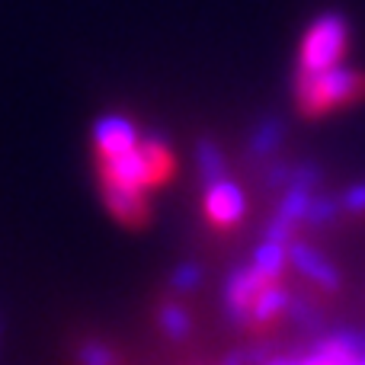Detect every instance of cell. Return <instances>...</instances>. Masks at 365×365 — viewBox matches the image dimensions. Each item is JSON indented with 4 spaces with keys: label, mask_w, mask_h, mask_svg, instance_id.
<instances>
[{
    "label": "cell",
    "mask_w": 365,
    "mask_h": 365,
    "mask_svg": "<svg viewBox=\"0 0 365 365\" xmlns=\"http://www.w3.org/2000/svg\"><path fill=\"white\" fill-rule=\"evenodd\" d=\"M90 151L103 208L119 225L145 227L151 221L148 192L177 167L170 148L160 138H145L128 115H103L90 132Z\"/></svg>",
    "instance_id": "obj_1"
},
{
    "label": "cell",
    "mask_w": 365,
    "mask_h": 365,
    "mask_svg": "<svg viewBox=\"0 0 365 365\" xmlns=\"http://www.w3.org/2000/svg\"><path fill=\"white\" fill-rule=\"evenodd\" d=\"M362 93H365V77L343 68V64H334V68L324 71H298L295 77L298 109L304 115H311V119L327 115L340 106H349V103L362 100Z\"/></svg>",
    "instance_id": "obj_2"
},
{
    "label": "cell",
    "mask_w": 365,
    "mask_h": 365,
    "mask_svg": "<svg viewBox=\"0 0 365 365\" xmlns=\"http://www.w3.org/2000/svg\"><path fill=\"white\" fill-rule=\"evenodd\" d=\"M346 45H349V32H346L343 19H336V16L317 19V23H311V29L304 32L302 55H298V71L334 68V64L343 61Z\"/></svg>",
    "instance_id": "obj_3"
},
{
    "label": "cell",
    "mask_w": 365,
    "mask_h": 365,
    "mask_svg": "<svg viewBox=\"0 0 365 365\" xmlns=\"http://www.w3.org/2000/svg\"><path fill=\"white\" fill-rule=\"evenodd\" d=\"M266 279L259 276L257 269L250 266H237V269L227 272L225 282V321L231 324L234 330H247L250 324V304L257 298V292L263 289Z\"/></svg>",
    "instance_id": "obj_4"
},
{
    "label": "cell",
    "mask_w": 365,
    "mask_h": 365,
    "mask_svg": "<svg viewBox=\"0 0 365 365\" xmlns=\"http://www.w3.org/2000/svg\"><path fill=\"white\" fill-rule=\"evenodd\" d=\"M202 212L205 218L212 221L215 227H234L240 225L247 212V199H244V189L231 180H218L212 186H205V199H202Z\"/></svg>",
    "instance_id": "obj_5"
},
{
    "label": "cell",
    "mask_w": 365,
    "mask_h": 365,
    "mask_svg": "<svg viewBox=\"0 0 365 365\" xmlns=\"http://www.w3.org/2000/svg\"><path fill=\"white\" fill-rule=\"evenodd\" d=\"M289 259H292V269H295L298 276L308 279L311 285H317V289H324V292H340V285H343L340 269H336L317 247L304 244V240H292Z\"/></svg>",
    "instance_id": "obj_6"
},
{
    "label": "cell",
    "mask_w": 365,
    "mask_h": 365,
    "mask_svg": "<svg viewBox=\"0 0 365 365\" xmlns=\"http://www.w3.org/2000/svg\"><path fill=\"white\" fill-rule=\"evenodd\" d=\"M289 302H292L289 289H282L279 282H263V289L257 292V298H253V304H250V324H247V330H250V334L269 330L272 324L289 311Z\"/></svg>",
    "instance_id": "obj_7"
},
{
    "label": "cell",
    "mask_w": 365,
    "mask_h": 365,
    "mask_svg": "<svg viewBox=\"0 0 365 365\" xmlns=\"http://www.w3.org/2000/svg\"><path fill=\"white\" fill-rule=\"evenodd\" d=\"M253 269L259 272V276L266 279V282H279V279L285 276V269L292 266L289 259V244H279V240H266L253 250Z\"/></svg>",
    "instance_id": "obj_8"
},
{
    "label": "cell",
    "mask_w": 365,
    "mask_h": 365,
    "mask_svg": "<svg viewBox=\"0 0 365 365\" xmlns=\"http://www.w3.org/2000/svg\"><path fill=\"white\" fill-rule=\"evenodd\" d=\"M158 327H160V334L170 336V340H186L189 330H192V317H189V311L182 308L180 302H160Z\"/></svg>",
    "instance_id": "obj_9"
},
{
    "label": "cell",
    "mask_w": 365,
    "mask_h": 365,
    "mask_svg": "<svg viewBox=\"0 0 365 365\" xmlns=\"http://www.w3.org/2000/svg\"><path fill=\"white\" fill-rule=\"evenodd\" d=\"M285 317H289V324L298 330H321L324 327V311L317 308V304H308L304 298H295V295H292Z\"/></svg>",
    "instance_id": "obj_10"
},
{
    "label": "cell",
    "mask_w": 365,
    "mask_h": 365,
    "mask_svg": "<svg viewBox=\"0 0 365 365\" xmlns=\"http://www.w3.org/2000/svg\"><path fill=\"white\" fill-rule=\"evenodd\" d=\"M199 177L205 186H212V182L225 180L227 177V167H225V158H221V151L215 145H199Z\"/></svg>",
    "instance_id": "obj_11"
},
{
    "label": "cell",
    "mask_w": 365,
    "mask_h": 365,
    "mask_svg": "<svg viewBox=\"0 0 365 365\" xmlns=\"http://www.w3.org/2000/svg\"><path fill=\"white\" fill-rule=\"evenodd\" d=\"M336 215H340V202L336 199H327V195H314L308 205V215H304V225L311 227H327L336 221Z\"/></svg>",
    "instance_id": "obj_12"
},
{
    "label": "cell",
    "mask_w": 365,
    "mask_h": 365,
    "mask_svg": "<svg viewBox=\"0 0 365 365\" xmlns=\"http://www.w3.org/2000/svg\"><path fill=\"white\" fill-rule=\"evenodd\" d=\"M202 279H205V272H202L199 263H180L170 272V289L180 292V295H189V292H195L202 285Z\"/></svg>",
    "instance_id": "obj_13"
},
{
    "label": "cell",
    "mask_w": 365,
    "mask_h": 365,
    "mask_svg": "<svg viewBox=\"0 0 365 365\" xmlns=\"http://www.w3.org/2000/svg\"><path fill=\"white\" fill-rule=\"evenodd\" d=\"M272 356V346L269 343H253V346H240V349H231V353L221 359V365H263L266 359Z\"/></svg>",
    "instance_id": "obj_14"
},
{
    "label": "cell",
    "mask_w": 365,
    "mask_h": 365,
    "mask_svg": "<svg viewBox=\"0 0 365 365\" xmlns=\"http://www.w3.org/2000/svg\"><path fill=\"white\" fill-rule=\"evenodd\" d=\"M295 221H289V218H282V215H276V218L266 225V231H263V237L266 240H279V244H292L295 240Z\"/></svg>",
    "instance_id": "obj_15"
},
{
    "label": "cell",
    "mask_w": 365,
    "mask_h": 365,
    "mask_svg": "<svg viewBox=\"0 0 365 365\" xmlns=\"http://www.w3.org/2000/svg\"><path fill=\"white\" fill-rule=\"evenodd\" d=\"M340 208H343V212H349L353 218H365V182H359V186H349L346 192H343Z\"/></svg>",
    "instance_id": "obj_16"
},
{
    "label": "cell",
    "mask_w": 365,
    "mask_h": 365,
    "mask_svg": "<svg viewBox=\"0 0 365 365\" xmlns=\"http://www.w3.org/2000/svg\"><path fill=\"white\" fill-rule=\"evenodd\" d=\"M279 141H282V128L269 122V125H263V128H259V135L253 138V151H257V154H269V151H276V148H279Z\"/></svg>",
    "instance_id": "obj_17"
},
{
    "label": "cell",
    "mask_w": 365,
    "mask_h": 365,
    "mask_svg": "<svg viewBox=\"0 0 365 365\" xmlns=\"http://www.w3.org/2000/svg\"><path fill=\"white\" fill-rule=\"evenodd\" d=\"M263 365H302V359H289V356H269Z\"/></svg>",
    "instance_id": "obj_18"
},
{
    "label": "cell",
    "mask_w": 365,
    "mask_h": 365,
    "mask_svg": "<svg viewBox=\"0 0 365 365\" xmlns=\"http://www.w3.org/2000/svg\"><path fill=\"white\" fill-rule=\"evenodd\" d=\"M302 365H336V362H327V359H321V356H314V353H311L308 359H302Z\"/></svg>",
    "instance_id": "obj_19"
},
{
    "label": "cell",
    "mask_w": 365,
    "mask_h": 365,
    "mask_svg": "<svg viewBox=\"0 0 365 365\" xmlns=\"http://www.w3.org/2000/svg\"><path fill=\"white\" fill-rule=\"evenodd\" d=\"M356 365H365V353L359 356V359H356Z\"/></svg>",
    "instance_id": "obj_20"
}]
</instances>
